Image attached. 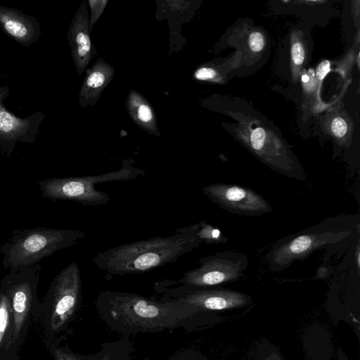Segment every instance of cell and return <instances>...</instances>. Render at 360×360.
I'll return each instance as SVG.
<instances>
[{
    "instance_id": "obj_1",
    "label": "cell",
    "mask_w": 360,
    "mask_h": 360,
    "mask_svg": "<svg viewBox=\"0 0 360 360\" xmlns=\"http://www.w3.org/2000/svg\"><path fill=\"white\" fill-rule=\"evenodd\" d=\"M202 243L192 225L178 229L170 237H154L110 248L97 254L93 262L97 269L111 276L145 273L176 262Z\"/></svg>"
},
{
    "instance_id": "obj_2",
    "label": "cell",
    "mask_w": 360,
    "mask_h": 360,
    "mask_svg": "<svg viewBox=\"0 0 360 360\" xmlns=\"http://www.w3.org/2000/svg\"><path fill=\"white\" fill-rule=\"evenodd\" d=\"M101 310L109 312L116 327L131 332H158L177 327L199 310L175 300L154 301L131 293L104 291L98 297Z\"/></svg>"
},
{
    "instance_id": "obj_3",
    "label": "cell",
    "mask_w": 360,
    "mask_h": 360,
    "mask_svg": "<svg viewBox=\"0 0 360 360\" xmlns=\"http://www.w3.org/2000/svg\"><path fill=\"white\" fill-rule=\"evenodd\" d=\"M358 215L331 217L294 235L276 241L266 255L270 270L282 271L297 260H304L314 251L343 245L359 237Z\"/></svg>"
},
{
    "instance_id": "obj_4",
    "label": "cell",
    "mask_w": 360,
    "mask_h": 360,
    "mask_svg": "<svg viewBox=\"0 0 360 360\" xmlns=\"http://www.w3.org/2000/svg\"><path fill=\"white\" fill-rule=\"evenodd\" d=\"M87 232L72 229L34 228L15 230L0 248L3 265L10 272L36 265L56 252L73 247Z\"/></svg>"
},
{
    "instance_id": "obj_5",
    "label": "cell",
    "mask_w": 360,
    "mask_h": 360,
    "mask_svg": "<svg viewBox=\"0 0 360 360\" xmlns=\"http://www.w3.org/2000/svg\"><path fill=\"white\" fill-rule=\"evenodd\" d=\"M145 172L123 163L119 170L98 175L80 177L51 178L38 183L42 196L56 201H75L82 206H104L111 201L109 194L96 189L99 184L129 181L145 175Z\"/></svg>"
},
{
    "instance_id": "obj_6",
    "label": "cell",
    "mask_w": 360,
    "mask_h": 360,
    "mask_svg": "<svg viewBox=\"0 0 360 360\" xmlns=\"http://www.w3.org/2000/svg\"><path fill=\"white\" fill-rule=\"evenodd\" d=\"M41 267L38 264L15 272H10L0 282V290L10 300L12 312V349L17 353L30 324L39 316L37 298Z\"/></svg>"
},
{
    "instance_id": "obj_7",
    "label": "cell",
    "mask_w": 360,
    "mask_h": 360,
    "mask_svg": "<svg viewBox=\"0 0 360 360\" xmlns=\"http://www.w3.org/2000/svg\"><path fill=\"white\" fill-rule=\"evenodd\" d=\"M82 286L76 262L61 269L52 281L39 313L50 337L61 332L76 312L82 300Z\"/></svg>"
},
{
    "instance_id": "obj_8",
    "label": "cell",
    "mask_w": 360,
    "mask_h": 360,
    "mask_svg": "<svg viewBox=\"0 0 360 360\" xmlns=\"http://www.w3.org/2000/svg\"><path fill=\"white\" fill-rule=\"evenodd\" d=\"M200 266L183 275L177 283L187 289H206L236 282L244 276L248 266L247 255L225 251L202 257Z\"/></svg>"
},
{
    "instance_id": "obj_9",
    "label": "cell",
    "mask_w": 360,
    "mask_h": 360,
    "mask_svg": "<svg viewBox=\"0 0 360 360\" xmlns=\"http://www.w3.org/2000/svg\"><path fill=\"white\" fill-rule=\"evenodd\" d=\"M202 190L212 202L235 215L255 217L273 211L267 200L248 187L215 183L203 187Z\"/></svg>"
},
{
    "instance_id": "obj_10",
    "label": "cell",
    "mask_w": 360,
    "mask_h": 360,
    "mask_svg": "<svg viewBox=\"0 0 360 360\" xmlns=\"http://www.w3.org/2000/svg\"><path fill=\"white\" fill-rule=\"evenodd\" d=\"M173 300L190 305L197 310H223L249 305L251 297L230 289H187L181 287Z\"/></svg>"
},
{
    "instance_id": "obj_11",
    "label": "cell",
    "mask_w": 360,
    "mask_h": 360,
    "mask_svg": "<svg viewBox=\"0 0 360 360\" xmlns=\"http://www.w3.org/2000/svg\"><path fill=\"white\" fill-rule=\"evenodd\" d=\"M75 16L69 32L72 56L79 74L84 71L92 57V43L88 28V14L86 7L81 5Z\"/></svg>"
},
{
    "instance_id": "obj_12",
    "label": "cell",
    "mask_w": 360,
    "mask_h": 360,
    "mask_svg": "<svg viewBox=\"0 0 360 360\" xmlns=\"http://www.w3.org/2000/svg\"><path fill=\"white\" fill-rule=\"evenodd\" d=\"M0 24L9 35L21 44L33 42L35 35L33 23L19 11L0 7Z\"/></svg>"
},
{
    "instance_id": "obj_13",
    "label": "cell",
    "mask_w": 360,
    "mask_h": 360,
    "mask_svg": "<svg viewBox=\"0 0 360 360\" xmlns=\"http://www.w3.org/2000/svg\"><path fill=\"white\" fill-rule=\"evenodd\" d=\"M113 75L112 68L104 64L97 63L93 71L88 75L81 89L80 103L89 104L95 102L108 84Z\"/></svg>"
},
{
    "instance_id": "obj_14",
    "label": "cell",
    "mask_w": 360,
    "mask_h": 360,
    "mask_svg": "<svg viewBox=\"0 0 360 360\" xmlns=\"http://www.w3.org/2000/svg\"><path fill=\"white\" fill-rule=\"evenodd\" d=\"M12 312L10 300L0 290V360H13Z\"/></svg>"
},
{
    "instance_id": "obj_15",
    "label": "cell",
    "mask_w": 360,
    "mask_h": 360,
    "mask_svg": "<svg viewBox=\"0 0 360 360\" xmlns=\"http://www.w3.org/2000/svg\"><path fill=\"white\" fill-rule=\"evenodd\" d=\"M129 111L138 125L143 128L154 131L156 128V120L153 110L142 97L138 94L131 93L129 95Z\"/></svg>"
},
{
    "instance_id": "obj_16",
    "label": "cell",
    "mask_w": 360,
    "mask_h": 360,
    "mask_svg": "<svg viewBox=\"0 0 360 360\" xmlns=\"http://www.w3.org/2000/svg\"><path fill=\"white\" fill-rule=\"evenodd\" d=\"M196 230V235L199 238L208 244H224L228 238L222 235L220 230L206 221H201L198 224H194Z\"/></svg>"
},
{
    "instance_id": "obj_17",
    "label": "cell",
    "mask_w": 360,
    "mask_h": 360,
    "mask_svg": "<svg viewBox=\"0 0 360 360\" xmlns=\"http://www.w3.org/2000/svg\"><path fill=\"white\" fill-rule=\"evenodd\" d=\"M291 57L295 66L303 64L305 59V51L303 45L299 41H296L291 46Z\"/></svg>"
},
{
    "instance_id": "obj_18",
    "label": "cell",
    "mask_w": 360,
    "mask_h": 360,
    "mask_svg": "<svg viewBox=\"0 0 360 360\" xmlns=\"http://www.w3.org/2000/svg\"><path fill=\"white\" fill-rule=\"evenodd\" d=\"M331 130L333 134L338 138H344L347 133V122L344 119L340 117L334 118L331 122Z\"/></svg>"
},
{
    "instance_id": "obj_19",
    "label": "cell",
    "mask_w": 360,
    "mask_h": 360,
    "mask_svg": "<svg viewBox=\"0 0 360 360\" xmlns=\"http://www.w3.org/2000/svg\"><path fill=\"white\" fill-rule=\"evenodd\" d=\"M249 47L253 52H260L263 50L265 45L264 35L260 32H252L249 37Z\"/></svg>"
},
{
    "instance_id": "obj_20",
    "label": "cell",
    "mask_w": 360,
    "mask_h": 360,
    "mask_svg": "<svg viewBox=\"0 0 360 360\" xmlns=\"http://www.w3.org/2000/svg\"><path fill=\"white\" fill-rule=\"evenodd\" d=\"M17 121L14 119L13 116L10 113L5 112H0V130L5 132V134H8L10 131L12 130L14 127V124Z\"/></svg>"
},
{
    "instance_id": "obj_21",
    "label": "cell",
    "mask_w": 360,
    "mask_h": 360,
    "mask_svg": "<svg viewBox=\"0 0 360 360\" xmlns=\"http://www.w3.org/2000/svg\"><path fill=\"white\" fill-rule=\"evenodd\" d=\"M52 350L55 360H82L68 349L52 347Z\"/></svg>"
},
{
    "instance_id": "obj_22",
    "label": "cell",
    "mask_w": 360,
    "mask_h": 360,
    "mask_svg": "<svg viewBox=\"0 0 360 360\" xmlns=\"http://www.w3.org/2000/svg\"><path fill=\"white\" fill-rule=\"evenodd\" d=\"M107 3V1L89 2L92 10L91 27H93V25L96 23L97 19H99L101 14L103 12L104 9H105L106 5Z\"/></svg>"
},
{
    "instance_id": "obj_23",
    "label": "cell",
    "mask_w": 360,
    "mask_h": 360,
    "mask_svg": "<svg viewBox=\"0 0 360 360\" xmlns=\"http://www.w3.org/2000/svg\"><path fill=\"white\" fill-rule=\"evenodd\" d=\"M194 76L199 80H211L217 76V72L213 68H201L196 71Z\"/></svg>"
},
{
    "instance_id": "obj_24",
    "label": "cell",
    "mask_w": 360,
    "mask_h": 360,
    "mask_svg": "<svg viewBox=\"0 0 360 360\" xmlns=\"http://www.w3.org/2000/svg\"><path fill=\"white\" fill-rule=\"evenodd\" d=\"M330 71V63L329 61H325L322 62L317 69L316 76L319 80H322L328 74Z\"/></svg>"
},
{
    "instance_id": "obj_25",
    "label": "cell",
    "mask_w": 360,
    "mask_h": 360,
    "mask_svg": "<svg viewBox=\"0 0 360 360\" xmlns=\"http://www.w3.org/2000/svg\"><path fill=\"white\" fill-rule=\"evenodd\" d=\"M267 360H281V359H280V358L277 357V355H275V354H274V355H272L271 357L267 358Z\"/></svg>"
}]
</instances>
